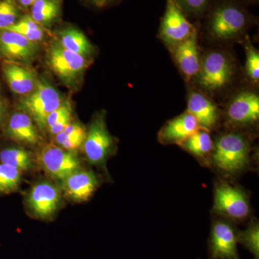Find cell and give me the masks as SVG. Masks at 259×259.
I'll return each mask as SVG.
<instances>
[{
	"instance_id": "44dd1931",
	"label": "cell",
	"mask_w": 259,
	"mask_h": 259,
	"mask_svg": "<svg viewBox=\"0 0 259 259\" xmlns=\"http://www.w3.org/2000/svg\"><path fill=\"white\" fill-rule=\"evenodd\" d=\"M61 11V0H38L30 8V16L41 26H48L57 20Z\"/></svg>"
},
{
	"instance_id": "6da1fadb",
	"label": "cell",
	"mask_w": 259,
	"mask_h": 259,
	"mask_svg": "<svg viewBox=\"0 0 259 259\" xmlns=\"http://www.w3.org/2000/svg\"><path fill=\"white\" fill-rule=\"evenodd\" d=\"M249 152L247 140L241 134L231 133L221 136L213 146L212 160L221 171L236 173L248 164Z\"/></svg>"
},
{
	"instance_id": "7a4b0ae2",
	"label": "cell",
	"mask_w": 259,
	"mask_h": 259,
	"mask_svg": "<svg viewBox=\"0 0 259 259\" xmlns=\"http://www.w3.org/2000/svg\"><path fill=\"white\" fill-rule=\"evenodd\" d=\"M62 100L60 94L46 81L37 80L32 93L24 96L19 108L31 117L40 129L47 128V119L51 112L60 107Z\"/></svg>"
},
{
	"instance_id": "4316f807",
	"label": "cell",
	"mask_w": 259,
	"mask_h": 259,
	"mask_svg": "<svg viewBox=\"0 0 259 259\" xmlns=\"http://www.w3.org/2000/svg\"><path fill=\"white\" fill-rule=\"evenodd\" d=\"M21 9L14 0H0V30H7L21 18Z\"/></svg>"
},
{
	"instance_id": "7402d4cb",
	"label": "cell",
	"mask_w": 259,
	"mask_h": 259,
	"mask_svg": "<svg viewBox=\"0 0 259 259\" xmlns=\"http://www.w3.org/2000/svg\"><path fill=\"white\" fill-rule=\"evenodd\" d=\"M180 145L186 151L199 157L208 155L214 146L209 131L202 127Z\"/></svg>"
},
{
	"instance_id": "30bf717a",
	"label": "cell",
	"mask_w": 259,
	"mask_h": 259,
	"mask_svg": "<svg viewBox=\"0 0 259 259\" xmlns=\"http://www.w3.org/2000/svg\"><path fill=\"white\" fill-rule=\"evenodd\" d=\"M61 194L59 189L49 182L33 186L27 197V204L32 214L37 218H48L59 208Z\"/></svg>"
},
{
	"instance_id": "1f68e13d",
	"label": "cell",
	"mask_w": 259,
	"mask_h": 259,
	"mask_svg": "<svg viewBox=\"0 0 259 259\" xmlns=\"http://www.w3.org/2000/svg\"><path fill=\"white\" fill-rule=\"evenodd\" d=\"M116 0H87L88 3H90L94 7L97 8H104L112 4Z\"/></svg>"
},
{
	"instance_id": "9a60e30c",
	"label": "cell",
	"mask_w": 259,
	"mask_h": 259,
	"mask_svg": "<svg viewBox=\"0 0 259 259\" xmlns=\"http://www.w3.org/2000/svg\"><path fill=\"white\" fill-rule=\"evenodd\" d=\"M66 195L75 202H86L93 196L99 185L95 174L90 171H77L62 182Z\"/></svg>"
},
{
	"instance_id": "3957f363",
	"label": "cell",
	"mask_w": 259,
	"mask_h": 259,
	"mask_svg": "<svg viewBox=\"0 0 259 259\" xmlns=\"http://www.w3.org/2000/svg\"><path fill=\"white\" fill-rule=\"evenodd\" d=\"M233 63L221 51L209 52L201 60L197 79L201 88L208 91H218L229 83L233 76Z\"/></svg>"
},
{
	"instance_id": "7c38bea8",
	"label": "cell",
	"mask_w": 259,
	"mask_h": 259,
	"mask_svg": "<svg viewBox=\"0 0 259 259\" xmlns=\"http://www.w3.org/2000/svg\"><path fill=\"white\" fill-rule=\"evenodd\" d=\"M228 120L235 125L255 123L259 118V97L250 91L238 94L232 100L227 110Z\"/></svg>"
},
{
	"instance_id": "2e32d148",
	"label": "cell",
	"mask_w": 259,
	"mask_h": 259,
	"mask_svg": "<svg viewBox=\"0 0 259 259\" xmlns=\"http://www.w3.org/2000/svg\"><path fill=\"white\" fill-rule=\"evenodd\" d=\"M237 237L228 223L218 222L212 227L211 250L216 259H238Z\"/></svg>"
},
{
	"instance_id": "e0dca14e",
	"label": "cell",
	"mask_w": 259,
	"mask_h": 259,
	"mask_svg": "<svg viewBox=\"0 0 259 259\" xmlns=\"http://www.w3.org/2000/svg\"><path fill=\"white\" fill-rule=\"evenodd\" d=\"M3 74L10 90L17 95L26 96L33 91L37 80L28 68L14 61H8L3 66Z\"/></svg>"
},
{
	"instance_id": "d6986e66",
	"label": "cell",
	"mask_w": 259,
	"mask_h": 259,
	"mask_svg": "<svg viewBox=\"0 0 259 259\" xmlns=\"http://www.w3.org/2000/svg\"><path fill=\"white\" fill-rule=\"evenodd\" d=\"M6 134L16 142L31 146L38 144L41 139L31 117L23 112L12 115L7 126Z\"/></svg>"
},
{
	"instance_id": "5bb4252c",
	"label": "cell",
	"mask_w": 259,
	"mask_h": 259,
	"mask_svg": "<svg viewBox=\"0 0 259 259\" xmlns=\"http://www.w3.org/2000/svg\"><path fill=\"white\" fill-rule=\"evenodd\" d=\"M201 128L198 122L186 111L168 121L159 132V140L164 144H180Z\"/></svg>"
},
{
	"instance_id": "484cf974",
	"label": "cell",
	"mask_w": 259,
	"mask_h": 259,
	"mask_svg": "<svg viewBox=\"0 0 259 259\" xmlns=\"http://www.w3.org/2000/svg\"><path fill=\"white\" fill-rule=\"evenodd\" d=\"M21 172L11 165L0 163V193L15 192L20 185Z\"/></svg>"
},
{
	"instance_id": "277c9868",
	"label": "cell",
	"mask_w": 259,
	"mask_h": 259,
	"mask_svg": "<svg viewBox=\"0 0 259 259\" xmlns=\"http://www.w3.org/2000/svg\"><path fill=\"white\" fill-rule=\"evenodd\" d=\"M89 63L86 58L66 50L59 44H53L48 51L49 68L63 82L71 86L77 82Z\"/></svg>"
},
{
	"instance_id": "d6a6232c",
	"label": "cell",
	"mask_w": 259,
	"mask_h": 259,
	"mask_svg": "<svg viewBox=\"0 0 259 259\" xmlns=\"http://www.w3.org/2000/svg\"><path fill=\"white\" fill-rule=\"evenodd\" d=\"M14 1L19 8L23 10L31 8L32 5L38 0H14Z\"/></svg>"
},
{
	"instance_id": "52a82bcc",
	"label": "cell",
	"mask_w": 259,
	"mask_h": 259,
	"mask_svg": "<svg viewBox=\"0 0 259 259\" xmlns=\"http://www.w3.org/2000/svg\"><path fill=\"white\" fill-rule=\"evenodd\" d=\"M114 147L113 139L107 131L102 116L92 122L83 144V153L93 164H102L106 161Z\"/></svg>"
},
{
	"instance_id": "5b68a950",
	"label": "cell",
	"mask_w": 259,
	"mask_h": 259,
	"mask_svg": "<svg viewBox=\"0 0 259 259\" xmlns=\"http://www.w3.org/2000/svg\"><path fill=\"white\" fill-rule=\"evenodd\" d=\"M37 161L49 176L61 182L79 170L78 158L70 151L55 144H48L40 150Z\"/></svg>"
},
{
	"instance_id": "ac0fdd59",
	"label": "cell",
	"mask_w": 259,
	"mask_h": 259,
	"mask_svg": "<svg viewBox=\"0 0 259 259\" xmlns=\"http://www.w3.org/2000/svg\"><path fill=\"white\" fill-rule=\"evenodd\" d=\"M187 111L195 117L202 128L207 131L216 125L219 117L214 102L198 92H192L189 95Z\"/></svg>"
},
{
	"instance_id": "d4e9b609",
	"label": "cell",
	"mask_w": 259,
	"mask_h": 259,
	"mask_svg": "<svg viewBox=\"0 0 259 259\" xmlns=\"http://www.w3.org/2000/svg\"><path fill=\"white\" fill-rule=\"evenodd\" d=\"M7 30L21 34L35 44L42 41L46 34L44 27L36 23L30 15H23L15 25Z\"/></svg>"
},
{
	"instance_id": "cb8c5ba5",
	"label": "cell",
	"mask_w": 259,
	"mask_h": 259,
	"mask_svg": "<svg viewBox=\"0 0 259 259\" xmlns=\"http://www.w3.org/2000/svg\"><path fill=\"white\" fill-rule=\"evenodd\" d=\"M0 163H7L21 171L31 169L33 159L31 153L21 147L5 148L0 152Z\"/></svg>"
},
{
	"instance_id": "f1b7e54d",
	"label": "cell",
	"mask_w": 259,
	"mask_h": 259,
	"mask_svg": "<svg viewBox=\"0 0 259 259\" xmlns=\"http://www.w3.org/2000/svg\"><path fill=\"white\" fill-rule=\"evenodd\" d=\"M238 240L245 248L254 255L255 259L259 257V228L258 225L250 226L238 237Z\"/></svg>"
},
{
	"instance_id": "ba28073f",
	"label": "cell",
	"mask_w": 259,
	"mask_h": 259,
	"mask_svg": "<svg viewBox=\"0 0 259 259\" xmlns=\"http://www.w3.org/2000/svg\"><path fill=\"white\" fill-rule=\"evenodd\" d=\"M246 23V16L241 10L226 5L213 13L209 20V32L214 38L228 40L241 33Z\"/></svg>"
},
{
	"instance_id": "83f0119b",
	"label": "cell",
	"mask_w": 259,
	"mask_h": 259,
	"mask_svg": "<svg viewBox=\"0 0 259 259\" xmlns=\"http://www.w3.org/2000/svg\"><path fill=\"white\" fill-rule=\"evenodd\" d=\"M245 71L249 79L254 83H258L259 80V53L251 42L248 40L245 45Z\"/></svg>"
},
{
	"instance_id": "4fadbf2b",
	"label": "cell",
	"mask_w": 259,
	"mask_h": 259,
	"mask_svg": "<svg viewBox=\"0 0 259 259\" xmlns=\"http://www.w3.org/2000/svg\"><path fill=\"white\" fill-rule=\"evenodd\" d=\"M174 57L186 79L197 76L200 69L197 32H194L188 38L171 47Z\"/></svg>"
},
{
	"instance_id": "9c48e42d",
	"label": "cell",
	"mask_w": 259,
	"mask_h": 259,
	"mask_svg": "<svg viewBox=\"0 0 259 259\" xmlns=\"http://www.w3.org/2000/svg\"><path fill=\"white\" fill-rule=\"evenodd\" d=\"M214 209L217 212L243 219L249 214L250 207L244 193L239 189L227 184L218 186L214 191Z\"/></svg>"
},
{
	"instance_id": "8992f818",
	"label": "cell",
	"mask_w": 259,
	"mask_h": 259,
	"mask_svg": "<svg viewBox=\"0 0 259 259\" xmlns=\"http://www.w3.org/2000/svg\"><path fill=\"white\" fill-rule=\"evenodd\" d=\"M195 31L176 0H167L159 32L163 42L171 48L188 38Z\"/></svg>"
},
{
	"instance_id": "603a6c76",
	"label": "cell",
	"mask_w": 259,
	"mask_h": 259,
	"mask_svg": "<svg viewBox=\"0 0 259 259\" xmlns=\"http://www.w3.org/2000/svg\"><path fill=\"white\" fill-rule=\"evenodd\" d=\"M86 136V131L82 126L77 123H70L60 134L55 136V141L64 150L75 151L82 146Z\"/></svg>"
},
{
	"instance_id": "8fae6325",
	"label": "cell",
	"mask_w": 259,
	"mask_h": 259,
	"mask_svg": "<svg viewBox=\"0 0 259 259\" xmlns=\"http://www.w3.org/2000/svg\"><path fill=\"white\" fill-rule=\"evenodd\" d=\"M37 44L18 32L0 30V54L10 61L32 60L37 52Z\"/></svg>"
},
{
	"instance_id": "836d02e7",
	"label": "cell",
	"mask_w": 259,
	"mask_h": 259,
	"mask_svg": "<svg viewBox=\"0 0 259 259\" xmlns=\"http://www.w3.org/2000/svg\"><path fill=\"white\" fill-rule=\"evenodd\" d=\"M4 105H3V102L0 101V118H1L2 116H3V113H4Z\"/></svg>"
},
{
	"instance_id": "4dcf8cb0",
	"label": "cell",
	"mask_w": 259,
	"mask_h": 259,
	"mask_svg": "<svg viewBox=\"0 0 259 259\" xmlns=\"http://www.w3.org/2000/svg\"><path fill=\"white\" fill-rule=\"evenodd\" d=\"M209 0H176L181 8L192 13H201L207 6Z\"/></svg>"
},
{
	"instance_id": "ffe728a7",
	"label": "cell",
	"mask_w": 259,
	"mask_h": 259,
	"mask_svg": "<svg viewBox=\"0 0 259 259\" xmlns=\"http://www.w3.org/2000/svg\"><path fill=\"white\" fill-rule=\"evenodd\" d=\"M59 35V44L66 50L88 58L94 53L91 42L79 29L67 27L60 30Z\"/></svg>"
},
{
	"instance_id": "f546056e",
	"label": "cell",
	"mask_w": 259,
	"mask_h": 259,
	"mask_svg": "<svg viewBox=\"0 0 259 259\" xmlns=\"http://www.w3.org/2000/svg\"><path fill=\"white\" fill-rule=\"evenodd\" d=\"M69 114H72V109H71L70 103L66 102V103L61 104L60 107H58L56 110L48 116L46 127L47 129L50 128L61 119L64 118L65 116L69 115Z\"/></svg>"
}]
</instances>
